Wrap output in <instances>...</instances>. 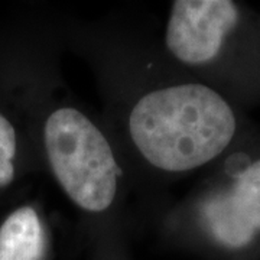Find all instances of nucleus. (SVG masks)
Masks as SVG:
<instances>
[{
  "mask_svg": "<svg viewBox=\"0 0 260 260\" xmlns=\"http://www.w3.org/2000/svg\"><path fill=\"white\" fill-rule=\"evenodd\" d=\"M99 80L103 124L129 172L179 179L207 171L232 148L249 117L168 58L160 45L109 34L77 38Z\"/></svg>",
  "mask_w": 260,
  "mask_h": 260,
  "instance_id": "1",
  "label": "nucleus"
},
{
  "mask_svg": "<svg viewBox=\"0 0 260 260\" xmlns=\"http://www.w3.org/2000/svg\"><path fill=\"white\" fill-rule=\"evenodd\" d=\"M20 83L16 110L39 167L88 227H120L129 169L109 130L61 87L52 67Z\"/></svg>",
  "mask_w": 260,
  "mask_h": 260,
  "instance_id": "2",
  "label": "nucleus"
},
{
  "mask_svg": "<svg viewBox=\"0 0 260 260\" xmlns=\"http://www.w3.org/2000/svg\"><path fill=\"white\" fill-rule=\"evenodd\" d=\"M159 45L240 112L260 106V10L236 0H175Z\"/></svg>",
  "mask_w": 260,
  "mask_h": 260,
  "instance_id": "3",
  "label": "nucleus"
},
{
  "mask_svg": "<svg viewBox=\"0 0 260 260\" xmlns=\"http://www.w3.org/2000/svg\"><path fill=\"white\" fill-rule=\"evenodd\" d=\"M159 227L224 256L260 251V127L242 135L188 194L167 210Z\"/></svg>",
  "mask_w": 260,
  "mask_h": 260,
  "instance_id": "4",
  "label": "nucleus"
},
{
  "mask_svg": "<svg viewBox=\"0 0 260 260\" xmlns=\"http://www.w3.org/2000/svg\"><path fill=\"white\" fill-rule=\"evenodd\" d=\"M51 224L42 205L23 201L0 217V260H47Z\"/></svg>",
  "mask_w": 260,
  "mask_h": 260,
  "instance_id": "5",
  "label": "nucleus"
},
{
  "mask_svg": "<svg viewBox=\"0 0 260 260\" xmlns=\"http://www.w3.org/2000/svg\"><path fill=\"white\" fill-rule=\"evenodd\" d=\"M34 162L37 155L22 119L10 107H0V197L16 188Z\"/></svg>",
  "mask_w": 260,
  "mask_h": 260,
  "instance_id": "6",
  "label": "nucleus"
}]
</instances>
